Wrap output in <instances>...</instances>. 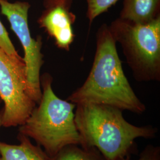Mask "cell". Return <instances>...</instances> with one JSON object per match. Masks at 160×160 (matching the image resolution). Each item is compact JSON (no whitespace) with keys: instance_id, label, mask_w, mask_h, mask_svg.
Segmentation results:
<instances>
[{"instance_id":"obj_10","label":"cell","mask_w":160,"mask_h":160,"mask_svg":"<svg viewBox=\"0 0 160 160\" xmlns=\"http://www.w3.org/2000/svg\"><path fill=\"white\" fill-rule=\"evenodd\" d=\"M48 160H105L96 148H80L78 145H69Z\"/></svg>"},{"instance_id":"obj_9","label":"cell","mask_w":160,"mask_h":160,"mask_svg":"<svg viewBox=\"0 0 160 160\" xmlns=\"http://www.w3.org/2000/svg\"><path fill=\"white\" fill-rule=\"evenodd\" d=\"M17 145L0 142V160H48L39 146H34L30 138L19 134Z\"/></svg>"},{"instance_id":"obj_3","label":"cell","mask_w":160,"mask_h":160,"mask_svg":"<svg viewBox=\"0 0 160 160\" xmlns=\"http://www.w3.org/2000/svg\"><path fill=\"white\" fill-rule=\"evenodd\" d=\"M49 74L40 77L42 97L26 122L19 126V134L34 140L45 153L53 157L69 145H80L82 138L75 123L76 104L58 97Z\"/></svg>"},{"instance_id":"obj_8","label":"cell","mask_w":160,"mask_h":160,"mask_svg":"<svg viewBox=\"0 0 160 160\" xmlns=\"http://www.w3.org/2000/svg\"><path fill=\"white\" fill-rule=\"evenodd\" d=\"M160 16V0H123L119 18L145 24Z\"/></svg>"},{"instance_id":"obj_2","label":"cell","mask_w":160,"mask_h":160,"mask_svg":"<svg viewBox=\"0 0 160 160\" xmlns=\"http://www.w3.org/2000/svg\"><path fill=\"white\" fill-rule=\"evenodd\" d=\"M75 123L82 138L81 147L96 148L105 160L126 158L138 138H153L157 129L135 126L123 118L122 110L104 104H76Z\"/></svg>"},{"instance_id":"obj_4","label":"cell","mask_w":160,"mask_h":160,"mask_svg":"<svg viewBox=\"0 0 160 160\" xmlns=\"http://www.w3.org/2000/svg\"><path fill=\"white\" fill-rule=\"evenodd\" d=\"M119 43L135 79L139 82L160 80V16L145 24L118 17L109 26Z\"/></svg>"},{"instance_id":"obj_1","label":"cell","mask_w":160,"mask_h":160,"mask_svg":"<svg viewBox=\"0 0 160 160\" xmlns=\"http://www.w3.org/2000/svg\"><path fill=\"white\" fill-rule=\"evenodd\" d=\"M67 100L75 104L108 105L142 114L146 107L133 90L119 57L116 42L107 24L96 33V49L92 68L84 84Z\"/></svg>"},{"instance_id":"obj_6","label":"cell","mask_w":160,"mask_h":160,"mask_svg":"<svg viewBox=\"0 0 160 160\" xmlns=\"http://www.w3.org/2000/svg\"><path fill=\"white\" fill-rule=\"evenodd\" d=\"M30 8V4L26 1L11 2L0 0L1 13L7 17L23 47L29 96L38 104L42 97L40 69L44 63L41 52L43 43L40 36L36 39L32 37L28 23Z\"/></svg>"},{"instance_id":"obj_11","label":"cell","mask_w":160,"mask_h":160,"mask_svg":"<svg viewBox=\"0 0 160 160\" xmlns=\"http://www.w3.org/2000/svg\"><path fill=\"white\" fill-rule=\"evenodd\" d=\"M119 0H86L87 6L86 16L90 23H92L98 16L107 12Z\"/></svg>"},{"instance_id":"obj_7","label":"cell","mask_w":160,"mask_h":160,"mask_svg":"<svg viewBox=\"0 0 160 160\" xmlns=\"http://www.w3.org/2000/svg\"><path fill=\"white\" fill-rule=\"evenodd\" d=\"M72 3L59 1L43 4L45 10L38 20L40 28L55 40L58 48L67 51L75 38L72 26L76 16L70 10Z\"/></svg>"},{"instance_id":"obj_13","label":"cell","mask_w":160,"mask_h":160,"mask_svg":"<svg viewBox=\"0 0 160 160\" xmlns=\"http://www.w3.org/2000/svg\"><path fill=\"white\" fill-rule=\"evenodd\" d=\"M119 160H130L126 157ZM138 160H160V148L158 147H148L142 152Z\"/></svg>"},{"instance_id":"obj_5","label":"cell","mask_w":160,"mask_h":160,"mask_svg":"<svg viewBox=\"0 0 160 160\" xmlns=\"http://www.w3.org/2000/svg\"><path fill=\"white\" fill-rule=\"evenodd\" d=\"M0 99L6 128L23 125L37 104L28 92L25 63H17L1 48Z\"/></svg>"},{"instance_id":"obj_15","label":"cell","mask_w":160,"mask_h":160,"mask_svg":"<svg viewBox=\"0 0 160 160\" xmlns=\"http://www.w3.org/2000/svg\"><path fill=\"white\" fill-rule=\"evenodd\" d=\"M1 102V100L0 99V103ZM2 115H3V111L2 109L0 110V128L1 126H2Z\"/></svg>"},{"instance_id":"obj_12","label":"cell","mask_w":160,"mask_h":160,"mask_svg":"<svg viewBox=\"0 0 160 160\" xmlns=\"http://www.w3.org/2000/svg\"><path fill=\"white\" fill-rule=\"evenodd\" d=\"M0 48L18 63H25L23 58L18 55L13 45L4 26L0 20Z\"/></svg>"},{"instance_id":"obj_14","label":"cell","mask_w":160,"mask_h":160,"mask_svg":"<svg viewBox=\"0 0 160 160\" xmlns=\"http://www.w3.org/2000/svg\"><path fill=\"white\" fill-rule=\"evenodd\" d=\"M59 1H68V2H72V0H43V4H46L49 3H52Z\"/></svg>"}]
</instances>
